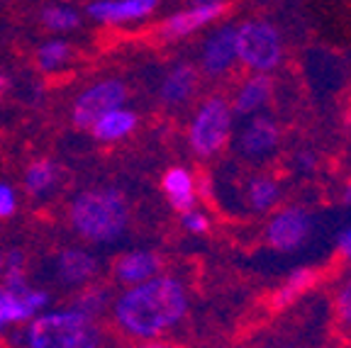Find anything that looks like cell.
<instances>
[{
    "label": "cell",
    "mask_w": 351,
    "mask_h": 348,
    "mask_svg": "<svg viewBox=\"0 0 351 348\" xmlns=\"http://www.w3.org/2000/svg\"><path fill=\"white\" fill-rule=\"evenodd\" d=\"M0 273H3V251H0Z\"/></svg>",
    "instance_id": "obj_33"
},
{
    "label": "cell",
    "mask_w": 351,
    "mask_h": 348,
    "mask_svg": "<svg viewBox=\"0 0 351 348\" xmlns=\"http://www.w3.org/2000/svg\"><path fill=\"white\" fill-rule=\"evenodd\" d=\"M164 268V258L152 249H130L112 263V280L122 288L139 285L149 277L159 275Z\"/></svg>",
    "instance_id": "obj_14"
},
{
    "label": "cell",
    "mask_w": 351,
    "mask_h": 348,
    "mask_svg": "<svg viewBox=\"0 0 351 348\" xmlns=\"http://www.w3.org/2000/svg\"><path fill=\"white\" fill-rule=\"evenodd\" d=\"M200 86V71L191 61L181 59L171 66L159 83V103L166 110H181L195 98Z\"/></svg>",
    "instance_id": "obj_13"
},
{
    "label": "cell",
    "mask_w": 351,
    "mask_h": 348,
    "mask_svg": "<svg viewBox=\"0 0 351 348\" xmlns=\"http://www.w3.org/2000/svg\"><path fill=\"white\" fill-rule=\"evenodd\" d=\"M313 232V217L302 207H283L266 224V241L271 249L291 253L307 241Z\"/></svg>",
    "instance_id": "obj_12"
},
{
    "label": "cell",
    "mask_w": 351,
    "mask_h": 348,
    "mask_svg": "<svg viewBox=\"0 0 351 348\" xmlns=\"http://www.w3.org/2000/svg\"><path fill=\"white\" fill-rule=\"evenodd\" d=\"M17 348H103L105 332L100 321L71 310H44L22 329L5 334Z\"/></svg>",
    "instance_id": "obj_3"
},
{
    "label": "cell",
    "mask_w": 351,
    "mask_h": 348,
    "mask_svg": "<svg viewBox=\"0 0 351 348\" xmlns=\"http://www.w3.org/2000/svg\"><path fill=\"white\" fill-rule=\"evenodd\" d=\"M230 10V0H188V5L166 15L159 25V37L164 42H183L193 34L222 22Z\"/></svg>",
    "instance_id": "obj_8"
},
{
    "label": "cell",
    "mask_w": 351,
    "mask_h": 348,
    "mask_svg": "<svg viewBox=\"0 0 351 348\" xmlns=\"http://www.w3.org/2000/svg\"><path fill=\"white\" fill-rule=\"evenodd\" d=\"M17 212V192L10 183L0 180V219H10Z\"/></svg>",
    "instance_id": "obj_27"
},
{
    "label": "cell",
    "mask_w": 351,
    "mask_h": 348,
    "mask_svg": "<svg viewBox=\"0 0 351 348\" xmlns=\"http://www.w3.org/2000/svg\"><path fill=\"white\" fill-rule=\"evenodd\" d=\"M100 273V261L90 249L66 246L56 251L49 261V277L64 290H78L93 283Z\"/></svg>",
    "instance_id": "obj_11"
},
{
    "label": "cell",
    "mask_w": 351,
    "mask_h": 348,
    "mask_svg": "<svg viewBox=\"0 0 351 348\" xmlns=\"http://www.w3.org/2000/svg\"><path fill=\"white\" fill-rule=\"evenodd\" d=\"M191 310L186 285L173 275H154L115 295L110 316L120 334L137 341L161 338L186 319Z\"/></svg>",
    "instance_id": "obj_1"
},
{
    "label": "cell",
    "mask_w": 351,
    "mask_h": 348,
    "mask_svg": "<svg viewBox=\"0 0 351 348\" xmlns=\"http://www.w3.org/2000/svg\"><path fill=\"white\" fill-rule=\"evenodd\" d=\"M237 64H239V56H237L234 25H230V22L215 25V27L205 34L203 42H200L197 71L208 78H225L234 71Z\"/></svg>",
    "instance_id": "obj_10"
},
{
    "label": "cell",
    "mask_w": 351,
    "mask_h": 348,
    "mask_svg": "<svg viewBox=\"0 0 351 348\" xmlns=\"http://www.w3.org/2000/svg\"><path fill=\"white\" fill-rule=\"evenodd\" d=\"M237 32V56L239 64L252 73H274L285 59L283 32L274 22L263 17H249V20L234 25Z\"/></svg>",
    "instance_id": "obj_4"
},
{
    "label": "cell",
    "mask_w": 351,
    "mask_h": 348,
    "mask_svg": "<svg viewBox=\"0 0 351 348\" xmlns=\"http://www.w3.org/2000/svg\"><path fill=\"white\" fill-rule=\"evenodd\" d=\"M341 200H344V205H351V180L344 185V192H341Z\"/></svg>",
    "instance_id": "obj_31"
},
{
    "label": "cell",
    "mask_w": 351,
    "mask_h": 348,
    "mask_svg": "<svg viewBox=\"0 0 351 348\" xmlns=\"http://www.w3.org/2000/svg\"><path fill=\"white\" fill-rule=\"evenodd\" d=\"M247 200L252 205V210H256V212L274 210L280 200L278 180H274L271 175H256V178H252L247 188Z\"/></svg>",
    "instance_id": "obj_23"
},
{
    "label": "cell",
    "mask_w": 351,
    "mask_h": 348,
    "mask_svg": "<svg viewBox=\"0 0 351 348\" xmlns=\"http://www.w3.org/2000/svg\"><path fill=\"white\" fill-rule=\"evenodd\" d=\"M161 8V0H88L83 17L98 27L122 29L152 20Z\"/></svg>",
    "instance_id": "obj_9"
},
{
    "label": "cell",
    "mask_w": 351,
    "mask_h": 348,
    "mask_svg": "<svg viewBox=\"0 0 351 348\" xmlns=\"http://www.w3.org/2000/svg\"><path fill=\"white\" fill-rule=\"evenodd\" d=\"M49 305V290L34 288L27 273H5L0 280V338H5L12 327H25Z\"/></svg>",
    "instance_id": "obj_6"
},
{
    "label": "cell",
    "mask_w": 351,
    "mask_h": 348,
    "mask_svg": "<svg viewBox=\"0 0 351 348\" xmlns=\"http://www.w3.org/2000/svg\"><path fill=\"white\" fill-rule=\"evenodd\" d=\"M293 164H295V169L300 171V173H313V171L317 169V156H315L313 151H298L295 156H293Z\"/></svg>",
    "instance_id": "obj_28"
},
{
    "label": "cell",
    "mask_w": 351,
    "mask_h": 348,
    "mask_svg": "<svg viewBox=\"0 0 351 348\" xmlns=\"http://www.w3.org/2000/svg\"><path fill=\"white\" fill-rule=\"evenodd\" d=\"M271 95H274L271 73H252L237 86L234 95L230 100L232 112L239 114V117H254L269 105Z\"/></svg>",
    "instance_id": "obj_16"
},
{
    "label": "cell",
    "mask_w": 351,
    "mask_h": 348,
    "mask_svg": "<svg viewBox=\"0 0 351 348\" xmlns=\"http://www.w3.org/2000/svg\"><path fill=\"white\" fill-rule=\"evenodd\" d=\"M59 185V166L51 158H34L25 169V192L32 200H44Z\"/></svg>",
    "instance_id": "obj_22"
},
{
    "label": "cell",
    "mask_w": 351,
    "mask_h": 348,
    "mask_svg": "<svg viewBox=\"0 0 351 348\" xmlns=\"http://www.w3.org/2000/svg\"><path fill=\"white\" fill-rule=\"evenodd\" d=\"M130 100V88L122 78L108 76L90 83L83 90L76 92L71 103V122L76 129H90L95 120H100L105 112L122 108Z\"/></svg>",
    "instance_id": "obj_7"
},
{
    "label": "cell",
    "mask_w": 351,
    "mask_h": 348,
    "mask_svg": "<svg viewBox=\"0 0 351 348\" xmlns=\"http://www.w3.org/2000/svg\"><path fill=\"white\" fill-rule=\"evenodd\" d=\"M280 144V127L266 114H254L239 134V151L247 158H263Z\"/></svg>",
    "instance_id": "obj_15"
},
{
    "label": "cell",
    "mask_w": 351,
    "mask_h": 348,
    "mask_svg": "<svg viewBox=\"0 0 351 348\" xmlns=\"http://www.w3.org/2000/svg\"><path fill=\"white\" fill-rule=\"evenodd\" d=\"M130 222L132 210L127 195L112 185L86 188L69 202V227L88 244H115L127 234Z\"/></svg>",
    "instance_id": "obj_2"
},
{
    "label": "cell",
    "mask_w": 351,
    "mask_h": 348,
    "mask_svg": "<svg viewBox=\"0 0 351 348\" xmlns=\"http://www.w3.org/2000/svg\"><path fill=\"white\" fill-rule=\"evenodd\" d=\"M339 249H341V253L351 261V229H346L344 234L339 236Z\"/></svg>",
    "instance_id": "obj_29"
},
{
    "label": "cell",
    "mask_w": 351,
    "mask_h": 348,
    "mask_svg": "<svg viewBox=\"0 0 351 348\" xmlns=\"http://www.w3.org/2000/svg\"><path fill=\"white\" fill-rule=\"evenodd\" d=\"M234 125L230 98L210 95L200 103L188 125V147L197 158H213L227 147Z\"/></svg>",
    "instance_id": "obj_5"
},
{
    "label": "cell",
    "mask_w": 351,
    "mask_h": 348,
    "mask_svg": "<svg viewBox=\"0 0 351 348\" xmlns=\"http://www.w3.org/2000/svg\"><path fill=\"white\" fill-rule=\"evenodd\" d=\"M335 305H337V314H339L341 324H344L346 329H351V277L341 283Z\"/></svg>",
    "instance_id": "obj_26"
},
{
    "label": "cell",
    "mask_w": 351,
    "mask_h": 348,
    "mask_svg": "<svg viewBox=\"0 0 351 348\" xmlns=\"http://www.w3.org/2000/svg\"><path fill=\"white\" fill-rule=\"evenodd\" d=\"M112 299H115L112 288H110V285L98 283V280H93V283H88V285H83V288L76 290V295L71 297L69 307L76 310V312H81V314L90 316V319L100 321L105 314H110Z\"/></svg>",
    "instance_id": "obj_21"
},
{
    "label": "cell",
    "mask_w": 351,
    "mask_h": 348,
    "mask_svg": "<svg viewBox=\"0 0 351 348\" xmlns=\"http://www.w3.org/2000/svg\"><path fill=\"white\" fill-rule=\"evenodd\" d=\"M315 280H317V273H315L313 268H298V271H293L291 275L285 277V283L276 290V297H274L276 307L293 305L305 290L313 288Z\"/></svg>",
    "instance_id": "obj_24"
},
{
    "label": "cell",
    "mask_w": 351,
    "mask_h": 348,
    "mask_svg": "<svg viewBox=\"0 0 351 348\" xmlns=\"http://www.w3.org/2000/svg\"><path fill=\"white\" fill-rule=\"evenodd\" d=\"M181 224L186 232H191V234H205L210 229V219L205 212H200L197 207H193V210H188V212L181 214Z\"/></svg>",
    "instance_id": "obj_25"
},
{
    "label": "cell",
    "mask_w": 351,
    "mask_h": 348,
    "mask_svg": "<svg viewBox=\"0 0 351 348\" xmlns=\"http://www.w3.org/2000/svg\"><path fill=\"white\" fill-rule=\"evenodd\" d=\"M161 188H164L166 197H169V205L178 214L188 212V210H193L197 205L195 178L183 166H173V169L166 171L164 178H161Z\"/></svg>",
    "instance_id": "obj_20"
},
{
    "label": "cell",
    "mask_w": 351,
    "mask_h": 348,
    "mask_svg": "<svg viewBox=\"0 0 351 348\" xmlns=\"http://www.w3.org/2000/svg\"><path fill=\"white\" fill-rule=\"evenodd\" d=\"M76 59V47L66 37H56L51 34L49 39H44L34 49V66L37 71L44 73V76H54V73H61L64 69L73 64Z\"/></svg>",
    "instance_id": "obj_19"
},
{
    "label": "cell",
    "mask_w": 351,
    "mask_h": 348,
    "mask_svg": "<svg viewBox=\"0 0 351 348\" xmlns=\"http://www.w3.org/2000/svg\"><path fill=\"white\" fill-rule=\"evenodd\" d=\"M139 127V114L132 108L122 105V108H115L105 112L100 120H95L90 125V136H93L98 144H117L127 136H132Z\"/></svg>",
    "instance_id": "obj_17"
},
{
    "label": "cell",
    "mask_w": 351,
    "mask_h": 348,
    "mask_svg": "<svg viewBox=\"0 0 351 348\" xmlns=\"http://www.w3.org/2000/svg\"><path fill=\"white\" fill-rule=\"evenodd\" d=\"M137 348H173V346H171V343L159 341V338H152V341H142Z\"/></svg>",
    "instance_id": "obj_30"
},
{
    "label": "cell",
    "mask_w": 351,
    "mask_h": 348,
    "mask_svg": "<svg viewBox=\"0 0 351 348\" xmlns=\"http://www.w3.org/2000/svg\"><path fill=\"white\" fill-rule=\"evenodd\" d=\"M37 20L49 34L66 37V34L76 32L86 17H83V10H78L76 5L66 3V0H49V3H44L39 8Z\"/></svg>",
    "instance_id": "obj_18"
},
{
    "label": "cell",
    "mask_w": 351,
    "mask_h": 348,
    "mask_svg": "<svg viewBox=\"0 0 351 348\" xmlns=\"http://www.w3.org/2000/svg\"><path fill=\"white\" fill-rule=\"evenodd\" d=\"M5 88H8V78L0 76V92H5Z\"/></svg>",
    "instance_id": "obj_32"
}]
</instances>
